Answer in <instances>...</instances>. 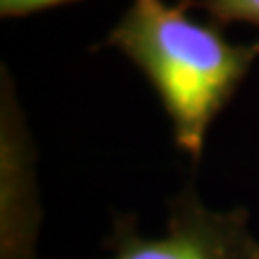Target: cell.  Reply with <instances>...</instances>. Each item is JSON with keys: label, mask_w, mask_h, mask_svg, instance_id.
Instances as JSON below:
<instances>
[{"label": "cell", "mask_w": 259, "mask_h": 259, "mask_svg": "<svg viewBox=\"0 0 259 259\" xmlns=\"http://www.w3.org/2000/svg\"><path fill=\"white\" fill-rule=\"evenodd\" d=\"M75 0H0V14L2 18H19L48 8H56Z\"/></svg>", "instance_id": "5"}, {"label": "cell", "mask_w": 259, "mask_h": 259, "mask_svg": "<svg viewBox=\"0 0 259 259\" xmlns=\"http://www.w3.org/2000/svg\"><path fill=\"white\" fill-rule=\"evenodd\" d=\"M217 23L244 21L259 27V0H190Z\"/></svg>", "instance_id": "4"}, {"label": "cell", "mask_w": 259, "mask_h": 259, "mask_svg": "<svg viewBox=\"0 0 259 259\" xmlns=\"http://www.w3.org/2000/svg\"><path fill=\"white\" fill-rule=\"evenodd\" d=\"M4 87V84H2ZM0 257L37 259L40 225L37 194L29 169L25 131L19 125L14 94H2V213Z\"/></svg>", "instance_id": "3"}, {"label": "cell", "mask_w": 259, "mask_h": 259, "mask_svg": "<svg viewBox=\"0 0 259 259\" xmlns=\"http://www.w3.org/2000/svg\"><path fill=\"white\" fill-rule=\"evenodd\" d=\"M106 244L110 259H259V240L250 231L248 211H213L202 204L194 186L171 204L163 236H142L135 217L119 215Z\"/></svg>", "instance_id": "2"}, {"label": "cell", "mask_w": 259, "mask_h": 259, "mask_svg": "<svg viewBox=\"0 0 259 259\" xmlns=\"http://www.w3.org/2000/svg\"><path fill=\"white\" fill-rule=\"evenodd\" d=\"M188 8L190 2L133 0L106 45L144 73L171 119L177 146L198 159L213 119L259 56V42L232 45L217 27L194 21Z\"/></svg>", "instance_id": "1"}]
</instances>
